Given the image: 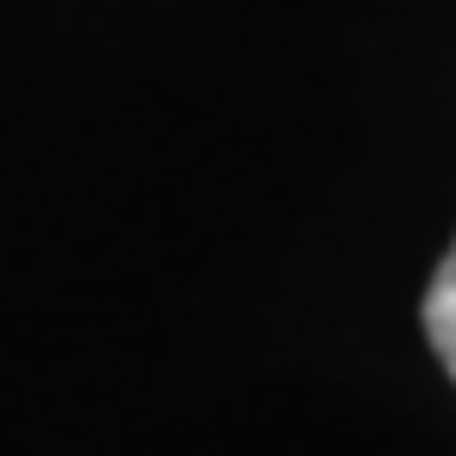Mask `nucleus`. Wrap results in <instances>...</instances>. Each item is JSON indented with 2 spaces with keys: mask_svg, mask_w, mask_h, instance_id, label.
Instances as JSON below:
<instances>
[{
  "mask_svg": "<svg viewBox=\"0 0 456 456\" xmlns=\"http://www.w3.org/2000/svg\"><path fill=\"white\" fill-rule=\"evenodd\" d=\"M419 317H425V342L437 349L444 374L456 380V241H450V254L437 260V273H431V285H425Z\"/></svg>",
  "mask_w": 456,
  "mask_h": 456,
  "instance_id": "nucleus-1",
  "label": "nucleus"
}]
</instances>
